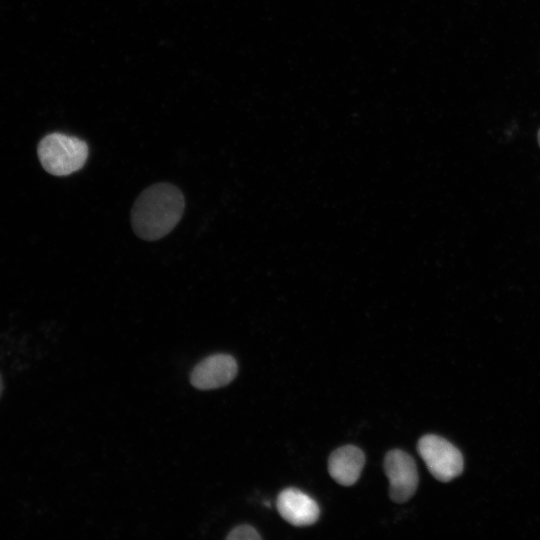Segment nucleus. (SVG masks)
<instances>
[{
	"label": "nucleus",
	"mask_w": 540,
	"mask_h": 540,
	"mask_svg": "<svg viewBox=\"0 0 540 540\" xmlns=\"http://www.w3.org/2000/svg\"><path fill=\"white\" fill-rule=\"evenodd\" d=\"M185 208L182 192L169 183L149 186L137 197L131 209V225L144 240H158L180 221Z\"/></svg>",
	"instance_id": "obj_1"
},
{
	"label": "nucleus",
	"mask_w": 540,
	"mask_h": 540,
	"mask_svg": "<svg viewBox=\"0 0 540 540\" xmlns=\"http://www.w3.org/2000/svg\"><path fill=\"white\" fill-rule=\"evenodd\" d=\"M42 167L54 176H66L80 170L88 157L83 140L63 133L46 135L37 149Z\"/></svg>",
	"instance_id": "obj_2"
},
{
	"label": "nucleus",
	"mask_w": 540,
	"mask_h": 540,
	"mask_svg": "<svg viewBox=\"0 0 540 540\" xmlns=\"http://www.w3.org/2000/svg\"><path fill=\"white\" fill-rule=\"evenodd\" d=\"M417 450L429 472L441 482H449L463 471L461 452L440 436L424 435L418 441Z\"/></svg>",
	"instance_id": "obj_3"
},
{
	"label": "nucleus",
	"mask_w": 540,
	"mask_h": 540,
	"mask_svg": "<svg viewBox=\"0 0 540 540\" xmlns=\"http://www.w3.org/2000/svg\"><path fill=\"white\" fill-rule=\"evenodd\" d=\"M384 471L389 480V495L396 503L408 501L416 492L419 477L414 459L406 452L394 449L384 458Z\"/></svg>",
	"instance_id": "obj_4"
},
{
	"label": "nucleus",
	"mask_w": 540,
	"mask_h": 540,
	"mask_svg": "<svg viewBox=\"0 0 540 540\" xmlns=\"http://www.w3.org/2000/svg\"><path fill=\"white\" fill-rule=\"evenodd\" d=\"M237 362L228 354H214L200 361L192 370L190 381L201 390L229 384L237 375Z\"/></svg>",
	"instance_id": "obj_5"
},
{
	"label": "nucleus",
	"mask_w": 540,
	"mask_h": 540,
	"mask_svg": "<svg viewBox=\"0 0 540 540\" xmlns=\"http://www.w3.org/2000/svg\"><path fill=\"white\" fill-rule=\"evenodd\" d=\"M276 505L281 517L294 526H309L319 518L320 509L316 501L296 488L282 490Z\"/></svg>",
	"instance_id": "obj_6"
},
{
	"label": "nucleus",
	"mask_w": 540,
	"mask_h": 540,
	"mask_svg": "<svg viewBox=\"0 0 540 540\" xmlns=\"http://www.w3.org/2000/svg\"><path fill=\"white\" fill-rule=\"evenodd\" d=\"M365 463L363 451L353 445L334 450L328 459L330 476L343 486H351L358 479Z\"/></svg>",
	"instance_id": "obj_7"
},
{
	"label": "nucleus",
	"mask_w": 540,
	"mask_h": 540,
	"mask_svg": "<svg viewBox=\"0 0 540 540\" xmlns=\"http://www.w3.org/2000/svg\"><path fill=\"white\" fill-rule=\"evenodd\" d=\"M226 538L228 540H258L261 536L254 527L244 524L231 530Z\"/></svg>",
	"instance_id": "obj_8"
},
{
	"label": "nucleus",
	"mask_w": 540,
	"mask_h": 540,
	"mask_svg": "<svg viewBox=\"0 0 540 540\" xmlns=\"http://www.w3.org/2000/svg\"><path fill=\"white\" fill-rule=\"evenodd\" d=\"M2 392H3V379L0 373V398H1Z\"/></svg>",
	"instance_id": "obj_9"
},
{
	"label": "nucleus",
	"mask_w": 540,
	"mask_h": 540,
	"mask_svg": "<svg viewBox=\"0 0 540 540\" xmlns=\"http://www.w3.org/2000/svg\"><path fill=\"white\" fill-rule=\"evenodd\" d=\"M538 142H539V145H540V130H539V133H538Z\"/></svg>",
	"instance_id": "obj_10"
}]
</instances>
